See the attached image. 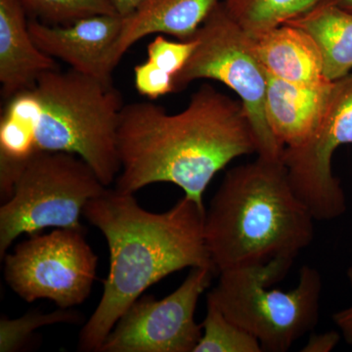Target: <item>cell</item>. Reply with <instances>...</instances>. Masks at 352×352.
<instances>
[{"instance_id":"1","label":"cell","mask_w":352,"mask_h":352,"mask_svg":"<svg viewBox=\"0 0 352 352\" xmlns=\"http://www.w3.org/2000/svg\"><path fill=\"white\" fill-rule=\"evenodd\" d=\"M116 189L134 194L154 183L175 184L201 208L212 178L237 157L258 154L241 101L204 83L176 113L154 102L124 104L118 131Z\"/></svg>"},{"instance_id":"2","label":"cell","mask_w":352,"mask_h":352,"mask_svg":"<svg viewBox=\"0 0 352 352\" xmlns=\"http://www.w3.org/2000/svg\"><path fill=\"white\" fill-rule=\"evenodd\" d=\"M83 215L105 236L110 270L100 302L80 331V351H100L122 314L164 277L214 266L204 233L206 208L187 197L156 214L140 207L133 194L106 189L88 201Z\"/></svg>"},{"instance_id":"3","label":"cell","mask_w":352,"mask_h":352,"mask_svg":"<svg viewBox=\"0 0 352 352\" xmlns=\"http://www.w3.org/2000/svg\"><path fill=\"white\" fill-rule=\"evenodd\" d=\"M124 104L113 83L69 68L50 69L7 100L0 122V159L25 164L38 152L82 159L106 187L120 173L118 131Z\"/></svg>"},{"instance_id":"4","label":"cell","mask_w":352,"mask_h":352,"mask_svg":"<svg viewBox=\"0 0 352 352\" xmlns=\"http://www.w3.org/2000/svg\"><path fill=\"white\" fill-rule=\"evenodd\" d=\"M314 217L296 195L282 161L227 170L206 210V245L217 273L293 258L311 245Z\"/></svg>"},{"instance_id":"5","label":"cell","mask_w":352,"mask_h":352,"mask_svg":"<svg viewBox=\"0 0 352 352\" xmlns=\"http://www.w3.org/2000/svg\"><path fill=\"white\" fill-rule=\"evenodd\" d=\"M295 259L275 258L219 273L210 298L227 318L252 333L263 351L286 352L320 316L322 277L316 268L303 265L291 291L271 288L289 272Z\"/></svg>"},{"instance_id":"6","label":"cell","mask_w":352,"mask_h":352,"mask_svg":"<svg viewBox=\"0 0 352 352\" xmlns=\"http://www.w3.org/2000/svg\"><path fill=\"white\" fill-rule=\"evenodd\" d=\"M107 187L80 157L64 152L32 155L10 198L0 208V256L23 234L54 227L85 230L80 217L88 201Z\"/></svg>"},{"instance_id":"7","label":"cell","mask_w":352,"mask_h":352,"mask_svg":"<svg viewBox=\"0 0 352 352\" xmlns=\"http://www.w3.org/2000/svg\"><path fill=\"white\" fill-rule=\"evenodd\" d=\"M197 47L173 78L175 92L212 80L233 90L244 106L258 143L256 156L282 161L284 147L273 136L265 115L268 74L254 52V41L220 2L196 32Z\"/></svg>"},{"instance_id":"8","label":"cell","mask_w":352,"mask_h":352,"mask_svg":"<svg viewBox=\"0 0 352 352\" xmlns=\"http://www.w3.org/2000/svg\"><path fill=\"white\" fill-rule=\"evenodd\" d=\"M85 231L56 228L32 235L4 256V277L27 302L46 298L59 308L82 305L96 279L98 256Z\"/></svg>"},{"instance_id":"9","label":"cell","mask_w":352,"mask_h":352,"mask_svg":"<svg viewBox=\"0 0 352 352\" xmlns=\"http://www.w3.org/2000/svg\"><path fill=\"white\" fill-rule=\"evenodd\" d=\"M352 144V72L333 82L327 104L309 140L298 148H285L282 163L292 188L315 220L339 219L346 198L333 173V154Z\"/></svg>"},{"instance_id":"10","label":"cell","mask_w":352,"mask_h":352,"mask_svg":"<svg viewBox=\"0 0 352 352\" xmlns=\"http://www.w3.org/2000/svg\"><path fill=\"white\" fill-rule=\"evenodd\" d=\"M214 266L191 268L188 276L162 300L140 296L122 314L101 352H194L203 327L197 323L199 298L215 275Z\"/></svg>"},{"instance_id":"11","label":"cell","mask_w":352,"mask_h":352,"mask_svg":"<svg viewBox=\"0 0 352 352\" xmlns=\"http://www.w3.org/2000/svg\"><path fill=\"white\" fill-rule=\"evenodd\" d=\"M122 25L119 14H101L64 25L29 20V31L39 50L105 83H113V50Z\"/></svg>"},{"instance_id":"12","label":"cell","mask_w":352,"mask_h":352,"mask_svg":"<svg viewBox=\"0 0 352 352\" xmlns=\"http://www.w3.org/2000/svg\"><path fill=\"white\" fill-rule=\"evenodd\" d=\"M58 69L54 58L39 50L29 31V19L19 0H0V83L7 101L31 89L39 76Z\"/></svg>"},{"instance_id":"13","label":"cell","mask_w":352,"mask_h":352,"mask_svg":"<svg viewBox=\"0 0 352 352\" xmlns=\"http://www.w3.org/2000/svg\"><path fill=\"white\" fill-rule=\"evenodd\" d=\"M254 52L268 75L309 87L330 85L316 41L296 25L285 24L252 38Z\"/></svg>"},{"instance_id":"14","label":"cell","mask_w":352,"mask_h":352,"mask_svg":"<svg viewBox=\"0 0 352 352\" xmlns=\"http://www.w3.org/2000/svg\"><path fill=\"white\" fill-rule=\"evenodd\" d=\"M221 0H145L126 17L113 50L116 67L133 44L151 34L189 41Z\"/></svg>"},{"instance_id":"15","label":"cell","mask_w":352,"mask_h":352,"mask_svg":"<svg viewBox=\"0 0 352 352\" xmlns=\"http://www.w3.org/2000/svg\"><path fill=\"white\" fill-rule=\"evenodd\" d=\"M332 83L303 87L268 75L266 120L282 147L298 148L309 140L323 115Z\"/></svg>"},{"instance_id":"16","label":"cell","mask_w":352,"mask_h":352,"mask_svg":"<svg viewBox=\"0 0 352 352\" xmlns=\"http://www.w3.org/2000/svg\"><path fill=\"white\" fill-rule=\"evenodd\" d=\"M287 24L305 30L316 41L329 80L335 82L351 73L352 13L331 1Z\"/></svg>"},{"instance_id":"17","label":"cell","mask_w":352,"mask_h":352,"mask_svg":"<svg viewBox=\"0 0 352 352\" xmlns=\"http://www.w3.org/2000/svg\"><path fill=\"white\" fill-rule=\"evenodd\" d=\"M333 0H224L227 12L252 38L298 19Z\"/></svg>"},{"instance_id":"18","label":"cell","mask_w":352,"mask_h":352,"mask_svg":"<svg viewBox=\"0 0 352 352\" xmlns=\"http://www.w3.org/2000/svg\"><path fill=\"white\" fill-rule=\"evenodd\" d=\"M203 335L194 352H263L261 342L252 333L227 318L210 298L201 323Z\"/></svg>"},{"instance_id":"19","label":"cell","mask_w":352,"mask_h":352,"mask_svg":"<svg viewBox=\"0 0 352 352\" xmlns=\"http://www.w3.org/2000/svg\"><path fill=\"white\" fill-rule=\"evenodd\" d=\"M31 19L44 24L64 25L101 15L118 14L113 0H19Z\"/></svg>"},{"instance_id":"20","label":"cell","mask_w":352,"mask_h":352,"mask_svg":"<svg viewBox=\"0 0 352 352\" xmlns=\"http://www.w3.org/2000/svg\"><path fill=\"white\" fill-rule=\"evenodd\" d=\"M82 315L69 308H60L50 314L29 312L19 318L0 319V351H20L29 342L34 331L54 324H78Z\"/></svg>"},{"instance_id":"21","label":"cell","mask_w":352,"mask_h":352,"mask_svg":"<svg viewBox=\"0 0 352 352\" xmlns=\"http://www.w3.org/2000/svg\"><path fill=\"white\" fill-rule=\"evenodd\" d=\"M196 47V39L170 41L163 34H157L148 44L147 60L175 78L184 68Z\"/></svg>"},{"instance_id":"22","label":"cell","mask_w":352,"mask_h":352,"mask_svg":"<svg viewBox=\"0 0 352 352\" xmlns=\"http://www.w3.org/2000/svg\"><path fill=\"white\" fill-rule=\"evenodd\" d=\"M134 85L139 94L151 100L175 92L173 76L148 60L134 68Z\"/></svg>"},{"instance_id":"23","label":"cell","mask_w":352,"mask_h":352,"mask_svg":"<svg viewBox=\"0 0 352 352\" xmlns=\"http://www.w3.org/2000/svg\"><path fill=\"white\" fill-rule=\"evenodd\" d=\"M342 339V333L328 331L320 333H310L307 344L300 349L302 352H330L337 347Z\"/></svg>"},{"instance_id":"24","label":"cell","mask_w":352,"mask_h":352,"mask_svg":"<svg viewBox=\"0 0 352 352\" xmlns=\"http://www.w3.org/2000/svg\"><path fill=\"white\" fill-rule=\"evenodd\" d=\"M346 277L352 288V266L346 270ZM333 321L339 329L342 337L352 346V305L333 315Z\"/></svg>"},{"instance_id":"25","label":"cell","mask_w":352,"mask_h":352,"mask_svg":"<svg viewBox=\"0 0 352 352\" xmlns=\"http://www.w3.org/2000/svg\"><path fill=\"white\" fill-rule=\"evenodd\" d=\"M116 10L122 17L131 15L145 0H113Z\"/></svg>"},{"instance_id":"26","label":"cell","mask_w":352,"mask_h":352,"mask_svg":"<svg viewBox=\"0 0 352 352\" xmlns=\"http://www.w3.org/2000/svg\"><path fill=\"white\" fill-rule=\"evenodd\" d=\"M336 6L352 13V0H333Z\"/></svg>"}]
</instances>
